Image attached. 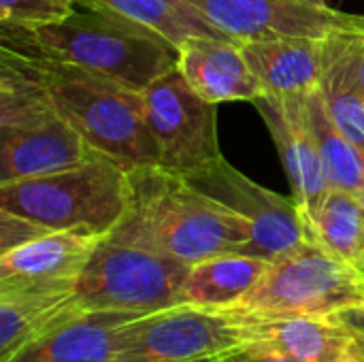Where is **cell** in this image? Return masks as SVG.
Listing matches in <instances>:
<instances>
[{"instance_id":"obj_19","label":"cell","mask_w":364,"mask_h":362,"mask_svg":"<svg viewBox=\"0 0 364 362\" xmlns=\"http://www.w3.org/2000/svg\"><path fill=\"white\" fill-rule=\"evenodd\" d=\"M356 38L358 30L346 28L331 30L322 38L318 90L335 124L364 149V92L356 79Z\"/></svg>"},{"instance_id":"obj_17","label":"cell","mask_w":364,"mask_h":362,"mask_svg":"<svg viewBox=\"0 0 364 362\" xmlns=\"http://www.w3.org/2000/svg\"><path fill=\"white\" fill-rule=\"evenodd\" d=\"M77 286L0 288V362L83 312Z\"/></svg>"},{"instance_id":"obj_22","label":"cell","mask_w":364,"mask_h":362,"mask_svg":"<svg viewBox=\"0 0 364 362\" xmlns=\"http://www.w3.org/2000/svg\"><path fill=\"white\" fill-rule=\"evenodd\" d=\"M58 111L23 55L0 47V137L32 128Z\"/></svg>"},{"instance_id":"obj_4","label":"cell","mask_w":364,"mask_h":362,"mask_svg":"<svg viewBox=\"0 0 364 362\" xmlns=\"http://www.w3.org/2000/svg\"><path fill=\"white\" fill-rule=\"evenodd\" d=\"M130 173L107 156L45 177L0 183V209L47 230L107 237L128 213Z\"/></svg>"},{"instance_id":"obj_9","label":"cell","mask_w":364,"mask_h":362,"mask_svg":"<svg viewBox=\"0 0 364 362\" xmlns=\"http://www.w3.org/2000/svg\"><path fill=\"white\" fill-rule=\"evenodd\" d=\"M241 346V329L218 309L175 305L126 324L113 362H192Z\"/></svg>"},{"instance_id":"obj_15","label":"cell","mask_w":364,"mask_h":362,"mask_svg":"<svg viewBox=\"0 0 364 362\" xmlns=\"http://www.w3.org/2000/svg\"><path fill=\"white\" fill-rule=\"evenodd\" d=\"M177 68L190 87L213 105L230 100L254 102L264 94L250 68L241 43L230 38L192 36L179 45Z\"/></svg>"},{"instance_id":"obj_12","label":"cell","mask_w":364,"mask_h":362,"mask_svg":"<svg viewBox=\"0 0 364 362\" xmlns=\"http://www.w3.org/2000/svg\"><path fill=\"white\" fill-rule=\"evenodd\" d=\"M346 316L328 314L237 322L241 329V348L292 362H333L364 348V333Z\"/></svg>"},{"instance_id":"obj_7","label":"cell","mask_w":364,"mask_h":362,"mask_svg":"<svg viewBox=\"0 0 364 362\" xmlns=\"http://www.w3.org/2000/svg\"><path fill=\"white\" fill-rule=\"evenodd\" d=\"M143 102L162 169L188 177L222 158L218 105L198 96L179 68L149 83Z\"/></svg>"},{"instance_id":"obj_34","label":"cell","mask_w":364,"mask_h":362,"mask_svg":"<svg viewBox=\"0 0 364 362\" xmlns=\"http://www.w3.org/2000/svg\"><path fill=\"white\" fill-rule=\"evenodd\" d=\"M363 273H364V267H363Z\"/></svg>"},{"instance_id":"obj_20","label":"cell","mask_w":364,"mask_h":362,"mask_svg":"<svg viewBox=\"0 0 364 362\" xmlns=\"http://www.w3.org/2000/svg\"><path fill=\"white\" fill-rule=\"evenodd\" d=\"M271 260L250 254H222L190 267L177 305L224 309L247 294L267 273Z\"/></svg>"},{"instance_id":"obj_2","label":"cell","mask_w":364,"mask_h":362,"mask_svg":"<svg viewBox=\"0 0 364 362\" xmlns=\"http://www.w3.org/2000/svg\"><path fill=\"white\" fill-rule=\"evenodd\" d=\"M132 201L111 237L160 250L186 265L222 254H243L247 222L215 203L183 175L162 166L128 171Z\"/></svg>"},{"instance_id":"obj_31","label":"cell","mask_w":364,"mask_h":362,"mask_svg":"<svg viewBox=\"0 0 364 362\" xmlns=\"http://www.w3.org/2000/svg\"><path fill=\"white\" fill-rule=\"evenodd\" d=\"M192 362H220V356H211V358H200V361H192Z\"/></svg>"},{"instance_id":"obj_18","label":"cell","mask_w":364,"mask_h":362,"mask_svg":"<svg viewBox=\"0 0 364 362\" xmlns=\"http://www.w3.org/2000/svg\"><path fill=\"white\" fill-rule=\"evenodd\" d=\"M241 49L264 94L299 96L320 85L322 38L269 36L241 43Z\"/></svg>"},{"instance_id":"obj_27","label":"cell","mask_w":364,"mask_h":362,"mask_svg":"<svg viewBox=\"0 0 364 362\" xmlns=\"http://www.w3.org/2000/svg\"><path fill=\"white\" fill-rule=\"evenodd\" d=\"M220 362H292L288 358H282V356H271V354H260V352H254V350H247V348H235L226 354L220 356Z\"/></svg>"},{"instance_id":"obj_16","label":"cell","mask_w":364,"mask_h":362,"mask_svg":"<svg viewBox=\"0 0 364 362\" xmlns=\"http://www.w3.org/2000/svg\"><path fill=\"white\" fill-rule=\"evenodd\" d=\"M145 314L83 309L6 362H113L126 324Z\"/></svg>"},{"instance_id":"obj_29","label":"cell","mask_w":364,"mask_h":362,"mask_svg":"<svg viewBox=\"0 0 364 362\" xmlns=\"http://www.w3.org/2000/svg\"><path fill=\"white\" fill-rule=\"evenodd\" d=\"M333 362H364V348H358V350H352L348 354H343L341 358Z\"/></svg>"},{"instance_id":"obj_1","label":"cell","mask_w":364,"mask_h":362,"mask_svg":"<svg viewBox=\"0 0 364 362\" xmlns=\"http://www.w3.org/2000/svg\"><path fill=\"white\" fill-rule=\"evenodd\" d=\"M0 47L77 64L136 92L177 68L179 58V47L145 23L85 4L58 23L0 26Z\"/></svg>"},{"instance_id":"obj_33","label":"cell","mask_w":364,"mask_h":362,"mask_svg":"<svg viewBox=\"0 0 364 362\" xmlns=\"http://www.w3.org/2000/svg\"><path fill=\"white\" fill-rule=\"evenodd\" d=\"M358 312H360V314H363V316H364V305H363V307H360V309H358Z\"/></svg>"},{"instance_id":"obj_14","label":"cell","mask_w":364,"mask_h":362,"mask_svg":"<svg viewBox=\"0 0 364 362\" xmlns=\"http://www.w3.org/2000/svg\"><path fill=\"white\" fill-rule=\"evenodd\" d=\"M100 239L77 230H49L0 254V288L77 286Z\"/></svg>"},{"instance_id":"obj_30","label":"cell","mask_w":364,"mask_h":362,"mask_svg":"<svg viewBox=\"0 0 364 362\" xmlns=\"http://www.w3.org/2000/svg\"><path fill=\"white\" fill-rule=\"evenodd\" d=\"M299 2H305V4H311V6H328V2L326 0H299Z\"/></svg>"},{"instance_id":"obj_28","label":"cell","mask_w":364,"mask_h":362,"mask_svg":"<svg viewBox=\"0 0 364 362\" xmlns=\"http://www.w3.org/2000/svg\"><path fill=\"white\" fill-rule=\"evenodd\" d=\"M356 79L364 92V30H358L356 38Z\"/></svg>"},{"instance_id":"obj_23","label":"cell","mask_w":364,"mask_h":362,"mask_svg":"<svg viewBox=\"0 0 364 362\" xmlns=\"http://www.w3.org/2000/svg\"><path fill=\"white\" fill-rule=\"evenodd\" d=\"M307 119L328 186L333 190L360 192L364 188V149L335 124L318 87L307 94Z\"/></svg>"},{"instance_id":"obj_3","label":"cell","mask_w":364,"mask_h":362,"mask_svg":"<svg viewBox=\"0 0 364 362\" xmlns=\"http://www.w3.org/2000/svg\"><path fill=\"white\" fill-rule=\"evenodd\" d=\"M17 53L23 55L30 70L49 92L58 115L96 154L111 158L126 171L160 166L158 147L145 117L143 92L77 64L51 60L41 53Z\"/></svg>"},{"instance_id":"obj_13","label":"cell","mask_w":364,"mask_h":362,"mask_svg":"<svg viewBox=\"0 0 364 362\" xmlns=\"http://www.w3.org/2000/svg\"><path fill=\"white\" fill-rule=\"evenodd\" d=\"M96 156L100 154L55 113L32 128L0 137V183L68 171Z\"/></svg>"},{"instance_id":"obj_11","label":"cell","mask_w":364,"mask_h":362,"mask_svg":"<svg viewBox=\"0 0 364 362\" xmlns=\"http://www.w3.org/2000/svg\"><path fill=\"white\" fill-rule=\"evenodd\" d=\"M254 105L277 145L292 188V198L296 201L301 215L307 218L320 207L331 190L320 160V149L307 119V94H262L254 100Z\"/></svg>"},{"instance_id":"obj_26","label":"cell","mask_w":364,"mask_h":362,"mask_svg":"<svg viewBox=\"0 0 364 362\" xmlns=\"http://www.w3.org/2000/svg\"><path fill=\"white\" fill-rule=\"evenodd\" d=\"M49 233L41 224L0 209V254H6L41 235Z\"/></svg>"},{"instance_id":"obj_24","label":"cell","mask_w":364,"mask_h":362,"mask_svg":"<svg viewBox=\"0 0 364 362\" xmlns=\"http://www.w3.org/2000/svg\"><path fill=\"white\" fill-rule=\"evenodd\" d=\"M81 4L126 15L160 32L177 47L192 36L230 38L209 23L188 0H81Z\"/></svg>"},{"instance_id":"obj_6","label":"cell","mask_w":364,"mask_h":362,"mask_svg":"<svg viewBox=\"0 0 364 362\" xmlns=\"http://www.w3.org/2000/svg\"><path fill=\"white\" fill-rule=\"evenodd\" d=\"M190 265L147 245L102 237L77 282V303L94 312L154 314L175 307Z\"/></svg>"},{"instance_id":"obj_8","label":"cell","mask_w":364,"mask_h":362,"mask_svg":"<svg viewBox=\"0 0 364 362\" xmlns=\"http://www.w3.org/2000/svg\"><path fill=\"white\" fill-rule=\"evenodd\" d=\"M186 179L247 222L250 243L243 254L275 260L307 241L305 222L296 201L252 181L224 156Z\"/></svg>"},{"instance_id":"obj_32","label":"cell","mask_w":364,"mask_h":362,"mask_svg":"<svg viewBox=\"0 0 364 362\" xmlns=\"http://www.w3.org/2000/svg\"><path fill=\"white\" fill-rule=\"evenodd\" d=\"M358 198H360V205H363V215H364V188L358 192ZM364 267V265H363Z\"/></svg>"},{"instance_id":"obj_5","label":"cell","mask_w":364,"mask_h":362,"mask_svg":"<svg viewBox=\"0 0 364 362\" xmlns=\"http://www.w3.org/2000/svg\"><path fill=\"white\" fill-rule=\"evenodd\" d=\"M364 305V273L314 241L271 260L260 282L218 309L235 322L352 314Z\"/></svg>"},{"instance_id":"obj_10","label":"cell","mask_w":364,"mask_h":362,"mask_svg":"<svg viewBox=\"0 0 364 362\" xmlns=\"http://www.w3.org/2000/svg\"><path fill=\"white\" fill-rule=\"evenodd\" d=\"M209 23L237 43L269 36L324 38L331 30H360L363 15L299 0H188Z\"/></svg>"},{"instance_id":"obj_25","label":"cell","mask_w":364,"mask_h":362,"mask_svg":"<svg viewBox=\"0 0 364 362\" xmlns=\"http://www.w3.org/2000/svg\"><path fill=\"white\" fill-rule=\"evenodd\" d=\"M81 0H0V26L41 28L68 17Z\"/></svg>"},{"instance_id":"obj_21","label":"cell","mask_w":364,"mask_h":362,"mask_svg":"<svg viewBox=\"0 0 364 362\" xmlns=\"http://www.w3.org/2000/svg\"><path fill=\"white\" fill-rule=\"evenodd\" d=\"M307 241L358 267L364 265V215L358 192L328 190L320 207L303 218Z\"/></svg>"}]
</instances>
